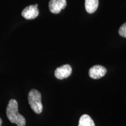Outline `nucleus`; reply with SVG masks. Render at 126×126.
<instances>
[{
  "instance_id": "nucleus-1",
  "label": "nucleus",
  "mask_w": 126,
  "mask_h": 126,
  "mask_svg": "<svg viewBox=\"0 0 126 126\" xmlns=\"http://www.w3.org/2000/svg\"><path fill=\"white\" fill-rule=\"evenodd\" d=\"M7 116L9 122L18 126H26V119L18 111V104L15 99L10 100L7 108Z\"/></svg>"
},
{
  "instance_id": "nucleus-2",
  "label": "nucleus",
  "mask_w": 126,
  "mask_h": 126,
  "mask_svg": "<svg viewBox=\"0 0 126 126\" xmlns=\"http://www.w3.org/2000/svg\"><path fill=\"white\" fill-rule=\"evenodd\" d=\"M28 102L33 111L37 114H40L43 111L42 103V95L40 92L36 89H32L28 94Z\"/></svg>"
},
{
  "instance_id": "nucleus-3",
  "label": "nucleus",
  "mask_w": 126,
  "mask_h": 126,
  "mask_svg": "<svg viewBox=\"0 0 126 126\" xmlns=\"http://www.w3.org/2000/svg\"><path fill=\"white\" fill-rule=\"evenodd\" d=\"M67 6L66 0H50L48 7L53 14H59Z\"/></svg>"
},
{
  "instance_id": "nucleus-4",
  "label": "nucleus",
  "mask_w": 126,
  "mask_h": 126,
  "mask_svg": "<svg viewBox=\"0 0 126 126\" xmlns=\"http://www.w3.org/2000/svg\"><path fill=\"white\" fill-rule=\"evenodd\" d=\"M72 68L69 64H65L61 66L55 71V76L59 79H63L67 78L71 75Z\"/></svg>"
},
{
  "instance_id": "nucleus-5",
  "label": "nucleus",
  "mask_w": 126,
  "mask_h": 126,
  "mask_svg": "<svg viewBox=\"0 0 126 126\" xmlns=\"http://www.w3.org/2000/svg\"><path fill=\"white\" fill-rule=\"evenodd\" d=\"M38 5H30L26 7L22 12V15L26 19H33L39 15V9L37 8Z\"/></svg>"
},
{
  "instance_id": "nucleus-6",
  "label": "nucleus",
  "mask_w": 126,
  "mask_h": 126,
  "mask_svg": "<svg viewBox=\"0 0 126 126\" xmlns=\"http://www.w3.org/2000/svg\"><path fill=\"white\" fill-rule=\"evenodd\" d=\"M106 72L107 70L106 68L102 65H97L91 68L89 71V75L91 78L97 79L105 76Z\"/></svg>"
},
{
  "instance_id": "nucleus-7",
  "label": "nucleus",
  "mask_w": 126,
  "mask_h": 126,
  "mask_svg": "<svg viewBox=\"0 0 126 126\" xmlns=\"http://www.w3.org/2000/svg\"><path fill=\"white\" fill-rule=\"evenodd\" d=\"M99 5V0H85V7L86 12L89 14H93L97 10Z\"/></svg>"
},
{
  "instance_id": "nucleus-8",
  "label": "nucleus",
  "mask_w": 126,
  "mask_h": 126,
  "mask_svg": "<svg viewBox=\"0 0 126 126\" xmlns=\"http://www.w3.org/2000/svg\"><path fill=\"white\" fill-rule=\"evenodd\" d=\"M78 126H95V124L89 115L83 114L80 117Z\"/></svg>"
},
{
  "instance_id": "nucleus-9",
  "label": "nucleus",
  "mask_w": 126,
  "mask_h": 126,
  "mask_svg": "<svg viewBox=\"0 0 126 126\" xmlns=\"http://www.w3.org/2000/svg\"><path fill=\"white\" fill-rule=\"evenodd\" d=\"M119 34L122 37L126 38V22L124 23L123 25L120 28L119 31Z\"/></svg>"
},
{
  "instance_id": "nucleus-10",
  "label": "nucleus",
  "mask_w": 126,
  "mask_h": 126,
  "mask_svg": "<svg viewBox=\"0 0 126 126\" xmlns=\"http://www.w3.org/2000/svg\"><path fill=\"white\" fill-rule=\"evenodd\" d=\"M2 119H1V117H0V126H1V125H2Z\"/></svg>"
}]
</instances>
